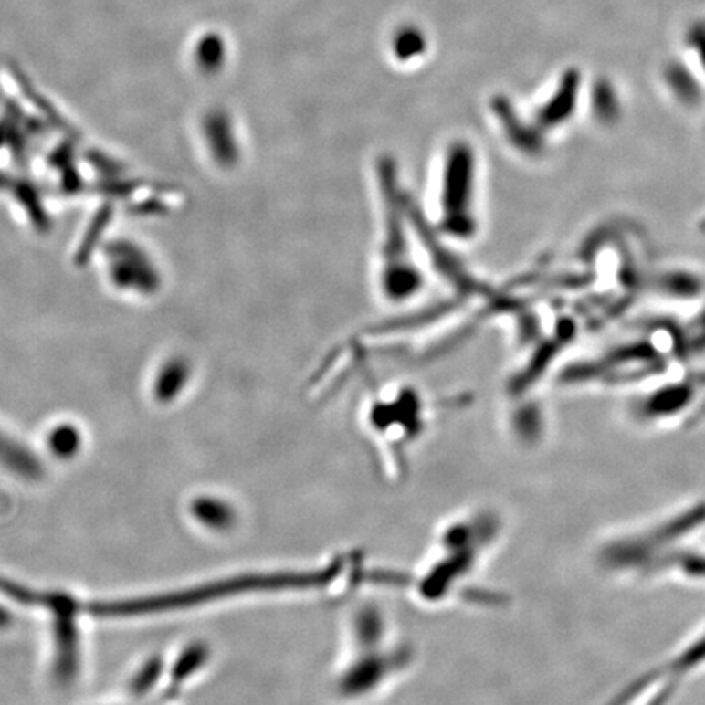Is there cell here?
I'll return each instance as SVG.
<instances>
[{"mask_svg":"<svg viewBox=\"0 0 705 705\" xmlns=\"http://www.w3.org/2000/svg\"><path fill=\"white\" fill-rule=\"evenodd\" d=\"M307 580L306 575L300 576H238L229 580L206 583L195 590L175 591L170 595H159L149 598L130 599L120 603L90 605V613L101 617H131V616H144V614L165 613L184 609L192 605H205L215 599L227 598L232 595H240L247 591L277 590L284 586H300Z\"/></svg>","mask_w":705,"mask_h":705,"instance_id":"1","label":"cell"},{"mask_svg":"<svg viewBox=\"0 0 705 705\" xmlns=\"http://www.w3.org/2000/svg\"><path fill=\"white\" fill-rule=\"evenodd\" d=\"M79 446H80V441H79V437L74 433V429H56L54 435H51V439H49L51 451L56 456L62 458V459L74 456L77 453V449H79Z\"/></svg>","mask_w":705,"mask_h":705,"instance_id":"4","label":"cell"},{"mask_svg":"<svg viewBox=\"0 0 705 705\" xmlns=\"http://www.w3.org/2000/svg\"><path fill=\"white\" fill-rule=\"evenodd\" d=\"M7 621H8L7 613H5V611H4L2 607H0V627H2V626H4V624H5V622Z\"/></svg>","mask_w":705,"mask_h":705,"instance_id":"6","label":"cell"},{"mask_svg":"<svg viewBox=\"0 0 705 705\" xmlns=\"http://www.w3.org/2000/svg\"><path fill=\"white\" fill-rule=\"evenodd\" d=\"M190 510L196 521L213 531H227L236 524V510L226 500L200 497L193 500Z\"/></svg>","mask_w":705,"mask_h":705,"instance_id":"2","label":"cell"},{"mask_svg":"<svg viewBox=\"0 0 705 705\" xmlns=\"http://www.w3.org/2000/svg\"><path fill=\"white\" fill-rule=\"evenodd\" d=\"M206 658V648L201 645H195L190 650H186L175 663V668L172 671V682L176 686L180 682L186 681L190 676L195 675L205 665Z\"/></svg>","mask_w":705,"mask_h":705,"instance_id":"3","label":"cell"},{"mask_svg":"<svg viewBox=\"0 0 705 705\" xmlns=\"http://www.w3.org/2000/svg\"><path fill=\"white\" fill-rule=\"evenodd\" d=\"M159 676H161V661L157 659L146 665V668L136 676V679L132 682V690L138 694H146L147 690L153 688V682L159 679Z\"/></svg>","mask_w":705,"mask_h":705,"instance_id":"5","label":"cell"}]
</instances>
